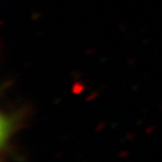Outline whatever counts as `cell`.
Returning <instances> with one entry per match:
<instances>
[{"instance_id": "cell-1", "label": "cell", "mask_w": 162, "mask_h": 162, "mask_svg": "<svg viewBox=\"0 0 162 162\" xmlns=\"http://www.w3.org/2000/svg\"><path fill=\"white\" fill-rule=\"evenodd\" d=\"M27 109H20L10 113H2L1 115V149L2 152L10 143L11 138L21 127L24 122Z\"/></svg>"}]
</instances>
